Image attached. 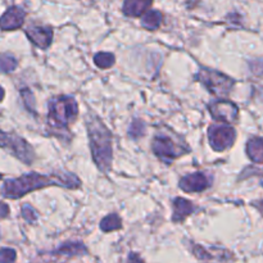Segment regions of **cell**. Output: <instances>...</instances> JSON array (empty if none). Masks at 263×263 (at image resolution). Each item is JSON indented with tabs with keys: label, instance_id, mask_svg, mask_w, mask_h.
Here are the masks:
<instances>
[{
	"label": "cell",
	"instance_id": "83f0119b",
	"mask_svg": "<svg viewBox=\"0 0 263 263\" xmlns=\"http://www.w3.org/2000/svg\"><path fill=\"white\" fill-rule=\"evenodd\" d=\"M2 177H3V176H2V174H0V180H2Z\"/></svg>",
	"mask_w": 263,
	"mask_h": 263
},
{
	"label": "cell",
	"instance_id": "8fae6325",
	"mask_svg": "<svg viewBox=\"0 0 263 263\" xmlns=\"http://www.w3.org/2000/svg\"><path fill=\"white\" fill-rule=\"evenodd\" d=\"M26 13L18 7H10L4 14L0 17V28L4 31L17 30L25 22Z\"/></svg>",
	"mask_w": 263,
	"mask_h": 263
},
{
	"label": "cell",
	"instance_id": "cb8c5ba5",
	"mask_svg": "<svg viewBox=\"0 0 263 263\" xmlns=\"http://www.w3.org/2000/svg\"><path fill=\"white\" fill-rule=\"evenodd\" d=\"M9 215V207L5 203L0 202V218H5Z\"/></svg>",
	"mask_w": 263,
	"mask_h": 263
},
{
	"label": "cell",
	"instance_id": "ac0fdd59",
	"mask_svg": "<svg viewBox=\"0 0 263 263\" xmlns=\"http://www.w3.org/2000/svg\"><path fill=\"white\" fill-rule=\"evenodd\" d=\"M18 66L17 59L13 55H9V54H2L0 55V71L5 72V73H9V72H13Z\"/></svg>",
	"mask_w": 263,
	"mask_h": 263
},
{
	"label": "cell",
	"instance_id": "7a4b0ae2",
	"mask_svg": "<svg viewBox=\"0 0 263 263\" xmlns=\"http://www.w3.org/2000/svg\"><path fill=\"white\" fill-rule=\"evenodd\" d=\"M86 127L92 159L100 171L108 172L112 163V134L103 121L92 113L86 116Z\"/></svg>",
	"mask_w": 263,
	"mask_h": 263
},
{
	"label": "cell",
	"instance_id": "d4e9b609",
	"mask_svg": "<svg viewBox=\"0 0 263 263\" xmlns=\"http://www.w3.org/2000/svg\"><path fill=\"white\" fill-rule=\"evenodd\" d=\"M127 263H144V262L141 261L140 257H139L138 254L131 253L130 257H128V262H127Z\"/></svg>",
	"mask_w": 263,
	"mask_h": 263
},
{
	"label": "cell",
	"instance_id": "277c9868",
	"mask_svg": "<svg viewBox=\"0 0 263 263\" xmlns=\"http://www.w3.org/2000/svg\"><path fill=\"white\" fill-rule=\"evenodd\" d=\"M0 148L26 164H31L35 159L32 146L17 134L0 131Z\"/></svg>",
	"mask_w": 263,
	"mask_h": 263
},
{
	"label": "cell",
	"instance_id": "9a60e30c",
	"mask_svg": "<svg viewBox=\"0 0 263 263\" xmlns=\"http://www.w3.org/2000/svg\"><path fill=\"white\" fill-rule=\"evenodd\" d=\"M162 20H163V15L158 10H151V12L145 13L143 15V20H141V25L146 30H157V28L161 26Z\"/></svg>",
	"mask_w": 263,
	"mask_h": 263
},
{
	"label": "cell",
	"instance_id": "9c48e42d",
	"mask_svg": "<svg viewBox=\"0 0 263 263\" xmlns=\"http://www.w3.org/2000/svg\"><path fill=\"white\" fill-rule=\"evenodd\" d=\"M210 179L203 172L187 175L180 180V187L186 193H200L210 187Z\"/></svg>",
	"mask_w": 263,
	"mask_h": 263
},
{
	"label": "cell",
	"instance_id": "e0dca14e",
	"mask_svg": "<svg viewBox=\"0 0 263 263\" xmlns=\"http://www.w3.org/2000/svg\"><path fill=\"white\" fill-rule=\"evenodd\" d=\"M122 228V220L118 217L117 215H109L107 217H104L100 222V229L105 233H109V231H116L120 230Z\"/></svg>",
	"mask_w": 263,
	"mask_h": 263
},
{
	"label": "cell",
	"instance_id": "4fadbf2b",
	"mask_svg": "<svg viewBox=\"0 0 263 263\" xmlns=\"http://www.w3.org/2000/svg\"><path fill=\"white\" fill-rule=\"evenodd\" d=\"M153 0H125L123 4V13L128 17H139L149 9Z\"/></svg>",
	"mask_w": 263,
	"mask_h": 263
},
{
	"label": "cell",
	"instance_id": "3957f363",
	"mask_svg": "<svg viewBox=\"0 0 263 263\" xmlns=\"http://www.w3.org/2000/svg\"><path fill=\"white\" fill-rule=\"evenodd\" d=\"M77 103L72 97H58L49 102L48 123L53 128H64L77 116Z\"/></svg>",
	"mask_w": 263,
	"mask_h": 263
},
{
	"label": "cell",
	"instance_id": "2e32d148",
	"mask_svg": "<svg viewBox=\"0 0 263 263\" xmlns=\"http://www.w3.org/2000/svg\"><path fill=\"white\" fill-rule=\"evenodd\" d=\"M85 252V247L80 243H71V244H64L63 247H61L59 249H57L54 252L55 256H67V257H72V256H79V254L84 253Z\"/></svg>",
	"mask_w": 263,
	"mask_h": 263
},
{
	"label": "cell",
	"instance_id": "484cf974",
	"mask_svg": "<svg viewBox=\"0 0 263 263\" xmlns=\"http://www.w3.org/2000/svg\"><path fill=\"white\" fill-rule=\"evenodd\" d=\"M257 208H258L259 212H261L262 215H263V200H262L261 203H258V204H257Z\"/></svg>",
	"mask_w": 263,
	"mask_h": 263
},
{
	"label": "cell",
	"instance_id": "5b68a950",
	"mask_svg": "<svg viewBox=\"0 0 263 263\" xmlns=\"http://www.w3.org/2000/svg\"><path fill=\"white\" fill-rule=\"evenodd\" d=\"M197 80L204 85L205 89L215 95H228L234 86V80L210 68H202L197 74Z\"/></svg>",
	"mask_w": 263,
	"mask_h": 263
},
{
	"label": "cell",
	"instance_id": "6da1fadb",
	"mask_svg": "<svg viewBox=\"0 0 263 263\" xmlns=\"http://www.w3.org/2000/svg\"><path fill=\"white\" fill-rule=\"evenodd\" d=\"M50 185H59L67 189H77L81 185L79 177L73 174H62L51 175V176H45L40 174H27L18 177L14 180H8L3 186V195L10 199H17V198L23 197L27 193L33 192V190L43 189V187L50 186Z\"/></svg>",
	"mask_w": 263,
	"mask_h": 263
},
{
	"label": "cell",
	"instance_id": "8992f818",
	"mask_svg": "<svg viewBox=\"0 0 263 263\" xmlns=\"http://www.w3.org/2000/svg\"><path fill=\"white\" fill-rule=\"evenodd\" d=\"M152 149H153V153L167 164L189 151L187 148H184L182 144H177L166 135H157L152 143Z\"/></svg>",
	"mask_w": 263,
	"mask_h": 263
},
{
	"label": "cell",
	"instance_id": "d6986e66",
	"mask_svg": "<svg viewBox=\"0 0 263 263\" xmlns=\"http://www.w3.org/2000/svg\"><path fill=\"white\" fill-rule=\"evenodd\" d=\"M94 62L99 68L107 69L115 64V55L112 53H98L94 57Z\"/></svg>",
	"mask_w": 263,
	"mask_h": 263
},
{
	"label": "cell",
	"instance_id": "ffe728a7",
	"mask_svg": "<svg viewBox=\"0 0 263 263\" xmlns=\"http://www.w3.org/2000/svg\"><path fill=\"white\" fill-rule=\"evenodd\" d=\"M144 134H145V125H144L143 121H134L130 125V128H128V135H130V138L138 140V139H140Z\"/></svg>",
	"mask_w": 263,
	"mask_h": 263
},
{
	"label": "cell",
	"instance_id": "603a6c76",
	"mask_svg": "<svg viewBox=\"0 0 263 263\" xmlns=\"http://www.w3.org/2000/svg\"><path fill=\"white\" fill-rule=\"evenodd\" d=\"M22 217L25 218L27 222H35L36 218H37V215H36L35 210L30 205H23L22 207Z\"/></svg>",
	"mask_w": 263,
	"mask_h": 263
},
{
	"label": "cell",
	"instance_id": "7402d4cb",
	"mask_svg": "<svg viewBox=\"0 0 263 263\" xmlns=\"http://www.w3.org/2000/svg\"><path fill=\"white\" fill-rule=\"evenodd\" d=\"M15 257L17 254L14 249L4 248L0 251V263H14Z\"/></svg>",
	"mask_w": 263,
	"mask_h": 263
},
{
	"label": "cell",
	"instance_id": "44dd1931",
	"mask_svg": "<svg viewBox=\"0 0 263 263\" xmlns=\"http://www.w3.org/2000/svg\"><path fill=\"white\" fill-rule=\"evenodd\" d=\"M21 97H22L23 102H25L26 108H27L30 112L35 113V98H33V94L31 92V90L22 89V91H21Z\"/></svg>",
	"mask_w": 263,
	"mask_h": 263
},
{
	"label": "cell",
	"instance_id": "f1b7e54d",
	"mask_svg": "<svg viewBox=\"0 0 263 263\" xmlns=\"http://www.w3.org/2000/svg\"><path fill=\"white\" fill-rule=\"evenodd\" d=\"M262 186H263V180H262Z\"/></svg>",
	"mask_w": 263,
	"mask_h": 263
},
{
	"label": "cell",
	"instance_id": "5bb4252c",
	"mask_svg": "<svg viewBox=\"0 0 263 263\" xmlns=\"http://www.w3.org/2000/svg\"><path fill=\"white\" fill-rule=\"evenodd\" d=\"M247 154L254 163L263 162V139L253 138L247 144Z\"/></svg>",
	"mask_w": 263,
	"mask_h": 263
},
{
	"label": "cell",
	"instance_id": "4316f807",
	"mask_svg": "<svg viewBox=\"0 0 263 263\" xmlns=\"http://www.w3.org/2000/svg\"><path fill=\"white\" fill-rule=\"evenodd\" d=\"M3 99H4V89L0 86V102H2Z\"/></svg>",
	"mask_w": 263,
	"mask_h": 263
},
{
	"label": "cell",
	"instance_id": "7c38bea8",
	"mask_svg": "<svg viewBox=\"0 0 263 263\" xmlns=\"http://www.w3.org/2000/svg\"><path fill=\"white\" fill-rule=\"evenodd\" d=\"M194 205L190 200L184 199V198H176L174 202V216L172 221L174 222H182L187 216L194 212Z\"/></svg>",
	"mask_w": 263,
	"mask_h": 263
},
{
	"label": "cell",
	"instance_id": "ba28073f",
	"mask_svg": "<svg viewBox=\"0 0 263 263\" xmlns=\"http://www.w3.org/2000/svg\"><path fill=\"white\" fill-rule=\"evenodd\" d=\"M211 116L216 121H221L225 123H231L238 117L239 108L230 100H216L208 105Z\"/></svg>",
	"mask_w": 263,
	"mask_h": 263
},
{
	"label": "cell",
	"instance_id": "52a82bcc",
	"mask_svg": "<svg viewBox=\"0 0 263 263\" xmlns=\"http://www.w3.org/2000/svg\"><path fill=\"white\" fill-rule=\"evenodd\" d=\"M235 136V130L228 125H212L208 128V140L216 152H223L231 148Z\"/></svg>",
	"mask_w": 263,
	"mask_h": 263
},
{
	"label": "cell",
	"instance_id": "30bf717a",
	"mask_svg": "<svg viewBox=\"0 0 263 263\" xmlns=\"http://www.w3.org/2000/svg\"><path fill=\"white\" fill-rule=\"evenodd\" d=\"M27 37L41 49H48L53 39V30L50 27H43V26H31L26 30Z\"/></svg>",
	"mask_w": 263,
	"mask_h": 263
}]
</instances>
